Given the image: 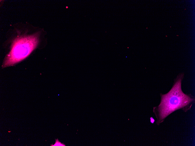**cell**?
Returning a JSON list of instances; mask_svg holds the SVG:
<instances>
[{
  "label": "cell",
  "mask_w": 195,
  "mask_h": 146,
  "mask_svg": "<svg viewBox=\"0 0 195 146\" xmlns=\"http://www.w3.org/2000/svg\"><path fill=\"white\" fill-rule=\"evenodd\" d=\"M38 42L37 37L35 35L15 39L3 63L2 68L13 66L26 58L35 48Z\"/></svg>",
  "instance_id": "obj_2"
},
{
  "label": "cell",
  "mask_w": 195,
  "mask_h": 146,
  "mask_svg": "<svg viewBox=\"0 0 195 146\" xmlns=\"http://www.w3.org/2000/svg\"><path fill=\"white\" fill-rule=\"evenodd\" d=\"M183 77L182 74L179 76L170 90L166 94H161L160 104L153 110L157 119L158 125L176 110L182 108L187 111L186 107L189 108V105L194 101V98L182 91L181 83Z\"/></svg>",
  "instance_id": "obj_1"
},
{
  "label": "cell",
  "mask_w": 195,
  "mask_h": 146,
  "mask_svg": "<svg viewBox=\"0 0 195 146\" xmlns=\"http://www.w3.org/2000/svg\"><path fill=\"white\" fill-rule=\"evenodd\" d=\"M150 119H151V122H152V123H153V122H154V119L152 117H151L150 118Z\"/></svg>",
  "instance_id": "obj_4"
},
{
  "label": "cell",
  "mask_w": 195,
  "mask_h": 146,
  "mask_svg": "<svg viewBox=\"0 0 195 146\" xmlns=\"http://www.w3.org/2000/svg\"><path fill=\"white\" fill-rule=\"evenodd\" d=\"M56 140V142H55V144H54V145H51V146H65L64 144L61 143L59 141V140H58V139H57V140Z\"/></svg>",
  "instance_id": "obj_3"
}]
</instances>
